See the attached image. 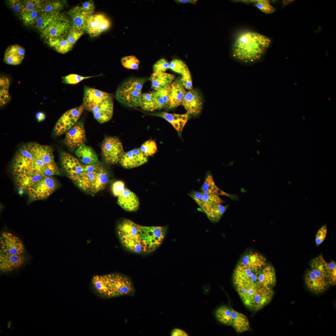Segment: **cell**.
<instances>
[{"label":"cell","mask_w":336,"mask_h":336,"mask_svg":"<svg viewBox=\"0 0 336 336\" xmlns=\"http://www.w3.org/2000/svg\"><path fill=\"white\" fill-rule=\"evenodd\" d=\"M122 244L136 253L152 252L158 247L166 235L164 227L144 226L135 223L126 225L118 233Z\"/></svg>","instance_id":"cell-1"},{"label":"cell","mask_w":336,"mask_h":336,"mask_svg":"<svg viewBox=\"0 0 336 336\" xmlns=\"http://www.w3.org/2000/svg\"><path fill=\"white\" fill-rule=\"evenodd\" d=\"M271 44L268 37L252 31L244 32L238 36L233 44L232 55L236 60L252 63L260 60Z\"/></svg>","instance_id":"cell-2"},{"label":"cell","mask_w":336,"mask_h":336,"mask_svg":"<svg viewBox=\"0 0 336 336\" xmlns=\"http://www.w3.org/2000/svg\"><path fill=\"white\" fill-rule=\"evenodd\" d=\"M94 292L99 296L110 298L134 295L133 285L127 277L119 274L94 276L91 281Z\"/></svg>","instance_id":"cell-3"},{"label":"cell","mask_w":336,"mask_h":336,"mask_svg":"<svg viewBox=\"0 0 336 336\" xmlns=\"http://www.w3.org/2000/svg\"><path fill=\"white\" fill-rule=\"evenodd\" d=\"M0 269L7 272L17 269L23 264L25 256L20 240L11 233L4 232L0 238Z\"/></svg>","instance_id":"cell-4"},{"label":"cell","mask_w":336,"mask_h":336,"mask_svg":"<svg viewBox=\"0 0 336 336\" xmlns=\"http://www.w3.org/2000/svg\"><path fill=\"white\" fill-rule=\"evenodd\" d=\"M82 105L84 109L91 112L95 119L100 123L108 121L113 116L112 98L108 93L100 90L85 86Z\"/></svg>","instance_id":"cell-5"},{"label":"cell","mask_w":336,"mask_h":336,"mask_svg":"<svg viewBox=\"0 0 336 336\" xmlns=\"http://www.w3.org/2000/svg\"><path fill=\"white\" fill-rule=\"evenodd\" d=\"M109 180L107 170L97 162L85 164L82 173L74 183L83 191L95 194L105 188Z\"/></svg>","instance_id":"cell-6"},{"label":"cell","mask_w":336,"mask_h":336,"mask_svg":"<svg viewBox=\"0 0 336 336\" xmlns=\"http://www.w3.org/2000/svg\"><path fill=\"white\" fill-rule=\"evenodd\" d=\"M30 143L35 170L45 176L59 175L60 170L55 161L52 147L34 142Z\"/></svg>","instance_id":"cell-7"},{"label":"cell","mask_w":336,"mask_h":336,"mask_svg":"<svg viewBox=\"0 0 336 336\" xmlns=\"http://www.w3.org/2000/svg\"><path fill=\"white\" fill-rule=\"evenodd\" d=\"M145 81L144 78L139 77L132 78L124 81L117 89V100L128 107L140 106L142 89Z\"/></svg>","instance_id":"cell-8"},{"label":"cell","mask_w":336,"mask_h":336,"mask_svg":"<svg viewBox=\"0 0 336 336\" xmlns=\"http://www.w3.org/2000/svg\"><path fill=\"white\" fill-rule=\"evenodd\" d=\"M71 26L69 18L61 13L40 33L41 35L47 43L66 36Z\"/></svg>","instance_id":"cell-9"},{"label":"cell","mask_w":336,"mask_h":336,"mask_svg":"<svg viewBox=\"0 0 336 336\" xmlns=\"http://www.w3.org/2000/svg\"><path fill=\"white\" fill-rule=\"evenodd\" d=\"M101 150L105 161L112 164L119 162L124 153L122 143L117 138L114 137H107L104 139Z\"/></svg>","instance_id":"cell-10"},{"label":"cell","mask_w":336,"mask_h":336,"mask_svg":"<svg viewBox=\"0 0 336 336\" xmlns=\"http://www.w3.org/2000/svg\"><path fill=\"white\" fill-rule=\"evenodd\" d=\"M263 268H252L237 264L232 278L235 287L252 284L258 285L259 277Z\"/></svg>","instance_id":"cell-11"},{"label":"cell","mask_w":336,"mask_h":336,"mask_svg":"<svg viewBox=\"0 0 336 336\" xmlns=\"http://www.w3.org/2000/svg\"><path fill=\"white\" fill-rule=\"evenodd\" d=\"M84 109L82 105L64 113L56 124L54 129L55 134L59 136L66 133L77 123Z\"/></svg>","instance_id":"cell-12"},{"label":"cell","mask_w":336,"mask_h":336,"mask_svg":"<svg viewBox=\"0 0 336 336\" xmlns=\"http://www.w3.org/2000/svg\"><path fill=\"white\" fill-rule=\"evenodd\" d=\"M57 186V182L52 176H45L27 194L32 201L43 199L51 195Z\"/></svg>","instance_id":"cell-13"},{"label":"cell","mask_w":336,"mask_h":336,"mask_svg":"<svg viewBox=\"0 0 336 336\" xmlns=\"http://www.w3.org/2000/svg\"><path fill=\"white\" fill-rule=\"evenodd\" d=\"M110 25V20L104 14H93L87 18L85 31L91 37H96L107 30Z\"/></svg>","instance_id":"cell-14"},{"label":"cell","mask_w":336,"mask_h":336,"mask_svg":"<svg viewBox=\"0 0 336 336\" xmlns=\"http://www.w3.org/2000/svg\"><path fill=\"white\" fill-rule=\"evenodd\" d=\"M61 161L64 171L73 182L78 178L85 165L75 157L65 152L62 154Z\"/></svg>","instance_id":"cell-15"},{"label":"cell","mask_w":336,"mask_h":336,"mask_svg":"<svg viewBox=\"0 0 336 336\" xmlns=\"http://www.w3.org/2000/svg\"><path fill=\"white\" fill-rule=\"evenodd\" d=\"M37 171L14 176L20 194H27L45 176Z\"/></svg>","instance_id":"cell-16"},{"label":"cell","mask_w":336,"mask_h":336,"mask_svg":"<svg viewBox=\"0 0 336 336\" xmlns=\"http://www.w3.org/2000/svg\"><path fill=\"white\" fill-rule=\"evenodd\" d=\"M273 294V288L259 286L247 307L252 310H259L270 302Z\"/></svg>","instance_id":"cell-17"},{"label":"cell","mask_w":336,"mask_h":336,"mask_svg":"<svg viewBox=\"0 0 336 336\" xmlns=\"http://www.w3.org/2000/svg\"><path fill=\"white\" fill-rule=\"evenodd\" d=\"M86 140V134L82 122L77 123L66 133L64 142L67 146L72 148H78L84 144Z\"/></svg>","instance_id":"cell-18"},{"label":"cell","mask_w":336,"mask_h":336,"mask_svg":"<svg viewBox=\"0 0 336 336\" xmlns=\"http://www.w3.org/2000/svg\"><path fill=\"white\" fill-rule=\"evenodd\" d=\"M147 161V157L140 148L133 149L124 153L119 162L126 169H131L140 166Z\"/></svg>","instance_id":"cell-19"},{"label":"cell","mask_w":336,"mask_h":336,"mask_svg":"<svg viewBox=\"0 0 336 336\" xmlns=\"http://www.w3.org/2000/svg\"><path fill=\"white\" fill-rule=\"evenodd\" d=\"M202 105V99L200 96L197 92L193 90L186 92L181 104L188 114L194 115L200 112Z\"/></svg>","instance_id":"cell-20"},{"label":"cell","mask_w":336,"mask_h":336,"mask_svg":"<svg viewBox=\"0 0 336 336\" xmlns=\"http://www.w3.org/2000/svg\"><path fill=\"white\" fill-rule=\"evenodd\" d=\"M118 204L124 210L130 212L137 210L139 203L137 196L127 188L118 197Z\"/></svg>","instance_id":"cell-21"},{"label":"cell","mask_w":336,"mask_h":336,"mask_svg":"<svg viewBox=\"0 0 336 336\" xmlns=\"http://www.w3.org/2000/svg\"><path fill=\"white\" fill-rule=\"evenodd\" d=\"M267 264L264 255L257 252L250 251L244 254L237 264L252 268H261Z\"/></svg>","instance_id":"cell-22"},{"label":"cell","mask_w":336,"mask_h":336,"mask_svg":"<svg viewBox=\"0 0 336 336\" xmlns=\"http://www.w3.org/2000/svg\"><path fill=\"white\" fill-rule=\"evenodd\" d=\"M25 50L21 46L17 44L12 45L8 46L5 51L4 61L6 63L12 65L20 64L25 55Z\"/></svg>","instance_id":"cell-23"},{"label":"cell","mask_w":336,"mask_h":336,"mask_svg":"<svg viewBox=\"0 0 336 336\" xmlns=\"http://www.w3.org/2000/svg\"><path fill=\"white\" fill-rule=\"evenodd\" d=\"M72 26L83 32L85 31L87 18L89 16L81 8L80 6L73 7L67 12Z\"/></svg>","instance_id":"cell-24"},{"label":"cell","mask_w":336,"mask_h":336,"mask_svg":"<svg viewBox=\"0 0 336 336\" xmlns=\"http://www.w3.org/2000/svg\"><path fill=\"white\" fill-rule=\"evenodd\" d=\"M305 280L308 289L315 294L323 292L330 285L328 282L316 276L311 269L306 273Z\"/></svg>","instance_id":"cell-25"},{"label":"cell","mask_w":336,"mask_h":336,"mask_svg":"<svg viewBox=\"0 0 336 336\" xmlns=\"http://www.w3.org/2000/svg\"><path fill=\"white\" fill-rule=\"evenodd\" d=\"M276 281L275 269L273 266L267 264L262 269L258 280L259 286L273 288Z\"/></svg>","instance_id":"cell-26"},{"label":"cell","mask_w":336,"mask_h":336,"mask_svg":"<svg viewBox=\"0 0 336 336\" xmlns=\"http://www.w3.org/2000/svg\"><path fill=\"white\" fill-rule=\"evenodd\" d=\"M157 116L161 117L170 123L179 133H180L187 123L188 115L161 112L156 114Z\"/></svg>","instance_id":"cell-27"},{"label":"cell","mask_w":336,"mask_h":336,"mask_svg":"<svg viewBox=\"0 0 336 336\" xmlns=\"http://www.w3.org/2000/svg\"><path fill=\"white\" fill-rule=\"evenodd\" d=\"M186 92L180 81L177 80L172 82L170 85V108L181 105Z\"/></svg>","instance_id":"cell-28"},{"label":"cell","mask_w":336,"mask_h":336,"mask_svg":"<svg viewBox=\"0 0 336 336\" xmlns=\"http://www.w3.org/2000/svg\"><path fill=\"white\" fill-rule=\"evenodd\" d=\"M174 79L173 75L165 72H153L150 78L151 87L154 91L170 85Z\"/></svg>","instance_id":"cell-29"},{"label":"cell","mask_w":336,"mask_h":336,"mask_svg":"<svg viewBox=\"0 0 336 336\" xmlns=\"http://www.w3.org/2000/svg\"><path fill=\"white\" fill-rule=\"evenodd\" d=\"M76 154L79 160L86 165H91L98 162L97 156L90 147L83 144L78 147Z\"/></svg>","instance_id":"cell-30"},{"label":"cell","mask_w":336,"mask_h":336,"mask_svg":"<svg viewBox=\"0 0 336 336\" xmlns=\"http://www.w3.org/2000/svg\"><path fill=\"white\" fill-rule=\"evenodd\" d=\"M231 326L234 330L238 333H242L250 329L249 320L244 314L236 311L231 308Z\"/></svg>","instance_id":"cell-31"},{"label":"cell","mask_w":336,"mask_h":336,"mask_svg":"<svg viewBox=\"0 0 336 336\" xmlns=\"http://www.w3.org/2000/svg\"><path fill=\"white\" fill-rule=\"evenodd\" d=\"M310 266L311 270L316 276L329 283L327 278L328 263L322 255H320L313 259Z\"/></svg>","instance_id":"cell-32"},{"label":"cell","mask_w":336,"mask_h":336,"mask_svg":"<svg viewBox=\"0 0 336 336\" xmlns=\"http://www.w3.org/2000/svg\"><path fill=\"white\" fill-rule=\"evenodd\" d=\"M64 6L63 1L43 0L39 9L41 12H46L58 14L61 13Z\"/></svg>","instance_id":"cell-33"},{"label":"cell","mask_w":336,"mask_h":336,"mask_svg":"<svg viewBox=\"0 0 336 336\" xmlns=\"http://www.w3.org/2000/svg\"><path fill=\"white\" fill-rule=\"evenodd\" d=\"M215 315L220 323L231 326L232 320L231 308L225 305L221 306L216 309Z\"/></svg>","instance_id":"cell-34"},{"label":"cell","mask_w":336,"mask_h":336,"mask_svg":"<svg viewBox=\"0 0 336 336\" xmlns=\"http://www.w3.org/2000/svg\"><path fill=\"white\" fill-rule=\"evenodd\" d=\"M47 43L53 47L57 52L62 54H65L70 51L73 46L68 41L66 36Z\"/></svg>","instance_id":"cell-35"},{"label":"cell","mask_w":336,"mask_h":336,"mask_svg":"<svg viewBox=\"0 0 336 336\" xmlns=\"http://www.w3.org/2000/svg\"><path fill=\"white\" fill-rule=\"evenodd\" d=\"M228 207L227 205H215L210 208L204 213L211 221L217 222L220 220Z\"/></svg>","instance_id":"cell-36"},{"label":"cell","mask_w":336,"mask_h":336,"mask_svg":"<svg viewBox=\"0 0 336 336\" xmlns=\"http://www.w3.org/2000/svg\"><path fill=\"white\" fill-rule=\"evenodd\" d=\"M202 192L217 195H228L227 194L219 189L216 185L212 176L208 175L206 177L201 188Z\"/></svg>","instance_id":"cell-37"},{"label":"cell","mask_w":336,"mask_h":336,"mask_svg":"<svg viewBox=\"0 0 336 336\" xmlns=\"http://www.w3.org/2000/svg\"><path fill=\"white\" fill-rule=\"evenodd\" d=\"M58 14L46 12H40L34 26L40 33L50 23Z\"/></svg>","instance_id":"cell-38"},{"label":"cell","mask_w":336,"mask_h":336,"mask_svg":"<svg viewBox=\"0 0 336 336\" xmlns=\"http://www.w3.org/2000/svg\"><path fill=\"white\" fill-rule=\"evenodd\" d=\"M203 194L204 203L201 208L204 213L212 206L221 204L224 202L223 201L218 195L203 192Z\"/></svg>","instance_id":"cell-39"},{"label":"cell","mask_w":336,"mask_h":336,"mask_svg":"<svg viewBox=\"0 0 336 336\" xmlns=\"http://www.w3.org/2000/svg\"><path fill=\"white\" fill-rule=\"evenodd\" d=\"M40 12V10L38 9L32 11L22 13L18 16L24 25L34 27Z\"/></svg>","instance_id":"cell-40"},{"label":"cell","mask_w":336,"mask_h":336,"mask_svg":"<svg viewBox=\"0 0 336 336\" xmlns=\"http://www.w3.org/2000/svg\"><path fill=\"white\" fill-rule=\"evenodd\" d=\"M0 105L5 104L10 99L8 92L9 86V79L5 76L0 77Z\"/></svg>","instance_id":"cell-41"},{"label":"cell","mask_w":336,"mask_h":336,"mask_svg":"<svg viewBox=\"0 0 336 336\" xmlns=\"http://www.w3.org/2000/svg\"><path fill=\"white\" fill-rule=\"evenodd\" d=\"M140 106L146 111H155L152 91L142 94Z\"/></svg>","instance_id":"cell-42"},{"label":"cell","mask_w":336,"mask_h":336,"mask_svg":"<svg viewBox=\"0 0 336 336\" xmlns=\"http://www.w3.org/2000/svg\"><path fill=\"white\" fill-rule=\"evenodd\" d=\"M169 68L172 71L182 75L190 74L187 65L179 59H174L172 60L169 64Z\"/></svg>","instance_id":"cell-43"},{"label":"cell","mask_w":336,"mask_h":336,"mask_svg":"<svg viewBox=\"0 0 336 336\" xmlns=\"http://www.w3.org/2000/svg\"><path fill=\"white\" fill-rule=\"evenodd\" d=\"M245 1L251 3L261 11L266 14L272 13L275 11L274 7L271 5L270 1L268 0H253Z\"/></svg>","instance_id":"cell-44"},{"label":"cell","mask_w":336,"mask_h":336,"mask_svg":"<svg viewBox=\"0 0 336 336\" xmlns=\"http://www.w3.org/2000/svg\"><path fill=\"white\" fill-rule=\"evenodd\" d=\"M140 148L143 153L147 157L153 155L157 150L156 142L152 139L149 140L144 142Z\"/></svg>","instance_id":"cell-45"},{"label":"cell","mask_w":336,"mask_h":336,"mask_svg":"<svg viewBox=\"0 0 336 336\" xmlns=\"http://www.w3.org/2000/svg\"><path fill=\"white\" fill-rule=\"evenodd\" d=\"M122 65L125 68L132 69H138L139 60L134 56H128L122 58L121 59Z\"/></svg>","instance_id":"cell-46"},{"label":"cell","mask_w":336,"mask_h":336,"mask_svg":"<svg viewBox=\"0 0 336 336\" xmlns=\"http://www.w3.org/2000/svg\"><path fill=\"white\" fill-rule=\"evenodd\" d=\"M22 1L23 9L20 14L39 9L43 0H23Z\"/></svg>","instance_id":"cell-47"},{"label":"cell","mask_w":336,"mask_h":336,"mask_svg":"<svg viewBox=\"0 0 336 336\" xmlns=\"http://www.w3.org/2000/svg\"><path fill=\"white\" fill-rule=\"evenodd\" d=\"M328 281L330 285H335L336 284V264L332 261L328 263L327 271Z\"/></svg>","instance_id":"cell-48"},{"label":"cell","mask_w":336,"mask_h":336,"mask_svg":"<svg viewBox=\"0 0 336 336\" xmlns=\"http://www.w3.org/2000/svg\"><path fill=\"white\" fill-rule=\"evenodd\" d=\"M94 76L84 77L80 75L72 74L62 77L63 83L66 84H76L82 80L94 77Z\"/></svg>","instance_id":"cell-49"},{"label":"cell","mask_w":336,"mask_h":336,"mask_svg":"<svg viewBox=\"0 0 336 336\" xmlns=\"http://www.w3.org/2000/svg\"><path fill=\"white\" fill-rule=\"evenodd\" d=\"M84 34V32L79 30L71 26L66 37L68 41L74 45Z\"/></svg>","instance_id":"cell-50"},{"label":"cell","mask_w":336,"mask_h":336,"mask_svg":"<svg viewBox=\"0 0 336 336\" xmlns=\"http://www.w3.org/2000/svg\"><path fill=\"white\" fill-rule=\"evenodd\" d=\"M169 64L166 59H160L154 64L153 67V72H164L170 68Z\"/></svg>","instance_id":"cell-51"},{"label":"cell","mask_w":336,"mask_h":336,"mask_svg":"<svg viewBox=\"0 0 336 336\" xmlns=\"http://www.w3.org/2000/svg\"><path fill=\"white\" fill-rule=\"evenodd\" d=\"M170 85L156 91L162 97L166 108L169 109H170Z\"/></svg>","instance_id":"cell-52"},{"label":"cell","mask_w":336,"mask_h":336,"mask_svg":"<svg viewBox=\"0 0 336 336\" xmlns=\"http://www.w3.org/2000/svg\"><path fill=\"white\" fill-rule=\"evenodd\" d=\"M155 110L166 108L162 97L156 91H152Z\"/></svg>","instance_id":"cell-53"},{"label":"cell","mask_w":336,"mask_h":336,"mask_svg":"<svg viewBox=\"0 0 336 336\" xmlns=\"http://www.w3.org/2000/svg\"><path fill=\"white\" fill-rule=\"evenodd\" d=\"M327 234V228L326 225L323 226L318 231L315 237L316 246L320 245L324 240Z\"/></svg>","instance_id":"cell-54"},{"label":"cell","mask_w":336,"mask_h":336,"mask_svg":"<svg viewBox=\"0 0 336 336\" xmlns=\"http://www.w3.org/2000/svg\"><path fill=\"white\" fill-rule=\"evenodd\" d=\"M7 2L11 8L18 16L21 13L23 9L22 0H9Z\"/></svg>","instance_id":"cell-55"},{"label":"cell","mask_w":336,"mask_h":336,"mask_svg":"<svg viewBox=\"0 0 336 336\" xmlns=\"http://www.w3.org/2000/svg\"><path fill=\"white\" fill-rule=\"evenodd\" d=\"M81 9L88 15L93 14L95 10L94 2L91 0L83 2L80 6Z\"/></svg>","instance_id":"cell-56"},{"label":"cell","mask_w":336,"mask_h":336,"mask_svg":"<svg viewBox=\"0 0 336 336\" xmlns=\"http://www.w3.org/2000/svg\"><path fill=\"white\" fill-rule=\"evenodd\" d=\"M125 188V185L123 181H117L112 185V193L114 196L118 197L123 192Z\"/></svg>","instance_id":"cell-57"},{"label":"cell","mask_w":336,"mask_h":336,"mask_svg":"<svg viewBox=\"0 0 336 336\" xmlns=\"http://www.w3.org/2000/svg\"><path fill=\"white\" fill-rule=\"evenodd\" d=\"M189 195L196 202L201 208L202 207L204 203L203 192L194 191L190 193Z\"/></svg>","instance_id":"cell-58"},{"label":"cell","mask_w":336,"mask_h":336,"mask_svg":"<svg viewBox=\"0 0 336 336\" xmlns=\"http://www.w3.org/2000/svg\"><path fill=\"white\" fill-rule=\"evenodd\" d=\"M180 81L184 88L192 90L193 86L190 74L182 75Z\"/></svg>","instance_id":"cell-59"},{"label":"cell","mask_w":336,"mask_h":336,"mask_svg":"<svg viewBox=\"0 0 336 336\" xmlns=\"http://www.w3.org/2000/svg\"><path fill=\"white\" fill-rule=\"evenodd\" d=\"M171 336H187V334L184 330L178 328H175L171 331Z\"/></svg>","instance_id":"cell-60"},{"label":"cell","mask_w":336,"mask_h":336,"mask_svg":"<svg viewBox=\"0 0 336 336\" xmlns=\"http://www.w3.org/2000/svg\"><path fill=\"white\" fill-rule=\"evenodd\" d=\"M35 117L38 122H41L44 121L45 119L46 115L43 112H39L36 114Z\"/></svg>","instance_id":"cell-61"},{"label":"cell","mask_w":336,"mask_h":336,"mask_svg":"<svg viewBox=\"0 0 336 336\" xmlns=\"http://www.w3.org/2000/svg\"><path fill=\"white\" fill-rule=\"evenodd\" d=\"M177 2L180 3H191L192 4H195L197 2L198 0H178L176 1Z\"/></svg>","instance_id":"cell-62"}]
</instances>
